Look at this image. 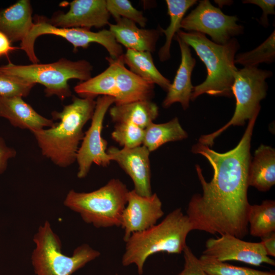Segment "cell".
<instances>
[{"label": "cell", "instance_id": "obj_1", "mask_svg": "<svg viewBox=\"0 0 275 275\" xmlns=\"http://www.w3.org/2000/svg\"><path fill=\"white\" fill-rule=\"evenodd\" d=\"M258 115L249 120L239 143L229 151L219 153L199 142L193 146L191 152L205 157L213 171L211 180L207 182L200 167L195 166L202 193L193 196L186 210L194 230L240 239L248 234L251 206L248 198V170L251 141Z\"/></svg>", "mask_w": 275, "mask_h": 275}, {"label": "cell", "instance_id": "obj_2", "mask_svg": "<svg viewBox=\"0 0 275 275\" xmlns=\"http://www.w3.org/2000/svg\"><path fill=\"white\" fill-rule=\"evenodd\" d=\"M95 105V99L73 96L72 102L61 112H53V119L59 122L49 128L32 132L42 155L60 167L74 163L84 136L83 128L91 119Z\"/></svg>", "mask_w": 275, "mask_h": 275}, {"label": "cell", "instance_id": "obj_3", "mask_svg": "<svg viewBox=\"0 0 275 275\" xmlns=\"http://www.w3.org/2000/svg\"><path fill=\"white\" fill-rule=\"evenodd\" d=\"M194 228L186 214L180 208L170 212L159 224L149 229L132 233L125 241L122 258L124 266L134 264L142 275L144 266L150 256L160 252L180 254L187 245L186 240Z\"/></svg>", "mask_w": 275, "mask_h": 275}, {"label": "cell", "instance_id": "obj_4", "mask_svg": "<svg viewBox=\"0 0 275 275\" xmlns=\"http://www.w3.org/2000/svg\"><path fill=\"white\" fill-rule=\"evenodd\" d=\"M176 35L194 49L207 69L205 80L194 87L190 100L194 101L203 94L231 97V87L238 70L235 63L236 53L240 47L237 40L233 38L221 45L199 32L180 30Z\"/></svg>", "mask_w": 275, "mask_h": 275}, {"label": "cell", "instance_id": "obj_5", "mask_svg": "<svg viewBox=\"0 0 275 275\" xmlns=\"http://www.w3.org/2000/svg\"><path fill=\"white\" fill-rule=\"evenodd\" d=\"M106 59L108 66L105 70L74 87V91L80 98L112 96L115 98V105L151 100L154 85L145 81L128 69L124 62L123 54L117 59L109 57Z\"/></svg>", "mask_w": 275, "mask_h": 275}, {"label": "cell", "instance_id": "obj_6", "mask_svg": "<svg viewBox=\"0 0 275 275\" xmlns=\"http://www.w3.org/2000/svg\"><path fill=\"white\" fill-rule=\"evenodd\" d=\"M119 179L89 193L70 190L64 201L65 206L78 213L86 223L97 228L120 227L129 192Z\"/></svg>", "mask_w": 275, "mask_h": 275}, {"label": "cell", "instance_id": "obj_7", "mask_svg": "<svg viewBox=\"0 0 275 275\" xmlns=\"http://www.w3.org/2000/svg\"><path fill=\"white\" fill-rule=\"evenodd\" d=\"M36 244L31 260L36 275H72L98 257L100 253L88 244L77 247L71 256L62 252L59 237L46 221L34 236Z\"/></svg>", "mask_w": 275, "mask_h": 275}, {"label": "cell", "instance_id": "obj_8", "mask_svg": "<svg viewBox=\"0 0 275 275\" xmlns=\"http://www.w3.org/2000/svg\"><path fill=\"white\" fill-rule=\"evenodd\" d=\"M92 70L93 66L86 60L72 61L65 58L48 64L20 65L9 62L0 66V71L41 84L45 87L46 96L56 95L61 100L71 96L68 80L86 81L91 77Z\"/></svg>", "mask_w": 275, "mask_h": 275}, {"label": "cell", "instance_id": "obj_9", "mask_svg": "<svg viewBox=\"0 0 275 275\" xmlns=\"http://www.w3.org/2000/svg\"><path fill=\"white\" fill-rule=\"evenodd\" d=\"M272 75L271 71L257 67H245L238 69L231 87L236 100L233 117L228 123L216 131L201 136L199 143L212 146L214 141L230 126H242L257 114H259L260 101L265 98L267 90L266 79Z\"/></svg>", "mask_w": 275, "mask_h": 275}, {"label": "cell", "instance_id": "obj_10", "mask_svg": "<svg viewBox=\"0 0 275 275\" xmlns=\"http://www.w3.org/2000/svg\"><path fill=\"white\" fill-rule=\"evenodd\" d=\"M43 35H53L64 38L72 44L74 51L80 47L86 48L90 44L96 43L104 47L112 59H117L123 54L122 46L117 42L109 30L94 32L85 28H58L51 24L48 19L38 17L20 45V49L26 53L33 64L39 62L35 53L34 45L36 39Z\"/></svg>", "mask_w": 275, "mask_h": 275}, {"label": "cell", "instance_id": "obj_11", "mask_svg": "<svg viewBox=\"0 0 275 275\" xmlns=\"http://www.w3.org/2000/svg\"><path fill=\"white\" fill-rule=\"evenodd\" d=\"M238 20L236 16L226 15L209 1L202 0L183 18L181 28L207 34L213 42L224 45L235 36L243 33L244 28L237 23Z\"/></svg>", "mask_w": 275, "mask_h": 275}, {"label": "cell", "instance_id": "obj_12", "mask_svg": "<svg viewBox=\"0 0 275 275\" xmlns=\"http://www.w3.org/2000/svg\"><path fill=\"white\" fill-rule=\"evenodd\" d=\"M114 103L115 98L109 96H98L96 100L91 125L84 133L77 152L76 161L78 166L77 173L78 178L87 176L93 163L105 167L112 161L107 153V141L101 134L105 116Z\"/></svg>", "mask_w": 275, "mask_h": 275}, {"label": "cell", "instance_id": "obj_13", "mask_svg": "<svg viewBox=\"0 0 275 275\" xmlns=\"http://www.w3.org/2000/svg\"><path fill=\"white\" fill-rule=\"evenodd\" d=\"M203 255L222 262L237 261L257 266L262 263L275 265L260 242H248L229 234L207 239Z\"/></svg>", "mask_w": 275, "mask_h": 275}, {"label": "cell", "instance_id": "obj_14", "mask_svg": "<svg viewBox=\"0 0 275 275\" xmlns=\"http://www.w3.org/2000/svg\"><path fill=\"white\" fill-rule=\"evenodd\" d=\"M163 215L162 202L156 193L145 197L139 195L133 189L129 190L120 224L124 231V241L132 233L146 230L156 225Z\"/></svg>", "mask_w": 275, "mask_h": 275}, {"label": "cell", "instance_id": "obj_15", "mask_svg": "<svg viewBox=\"0 0 275 275\" xmlns=\"http://www.w3.org/2000/svg\"><path fill=\"white\" fill-rule=\"evenodd\" d=\"M111 161L118 163L130 177L133 190L139 195L148 197L152 192L151 168L149 156L150 152L144 145L132 148L119 149L111 146L107 149Z\"/></svg>", "mask_w": 275, "mask_h": 275}, {"label": "cell", "instance_id": "obj_16", "mask_svg": "<svg viewBox=\"0 0 275 275\" xmlns=\"http://www.w3.org/2000/svg\"><path fill=\"white\" fill-rule=\"evenodd\" d=\"M66 13H59L48 20L52 25L62 28H101L108 25L110 14L105 0H74Z\"/></svg>", "mask_w": 275, "mask_h": 275}, {"label": "cell", "instance_id": "obj_17", "mask_svg": "<svg viewBox=\"0 0 275 275\" xmlns=\"http://www.w3.org/2000/svg\"><path fill=\"white\" fill-rule=\"evenodd\" d=\"M174 39L178 42L181 52V63L173 82L167 91V95L162 105L167 108L173 104L179 102L183 109L189 107L194 86L191 83V74L196 61L191 53L189 46L177 35Z\"/></svg>", "mask_w": 275, "mask_h": 275}, {"label": "cell", "instance_id": "obj_18", "mask_svg": "<svg viewBox=\"0 0 275 275\" xmlns=\"http://www.w3.org/2000/svg\"><path fill=\"white\" fill-rule=\"evenodd\" d=\"M22 98L0 96V117L7 119L14 127L32 132L54 125L52 120L38 114Z\"/></svg>", "mask_w": 275, "mask_h": 275}, {"label": "cell", "instance_id": "obj_19", "mask_svg": "<svg viewBox=\"0 0 275 275\" xmlns=\"http://www.w3.org/2000/svg\"><path fill=\"white\" fill-rule=\"evenodd\" d=\"M115 24L109 23V31L117 42L127 49L151 53L156 49L157 42L162 34L161 28L145 29L137 26L129 19L121 18Z\"/></svg>", "mask_w": 275, "mask_h": 275}, {"label": "cell", "instance_id": "obj_20", "mask_svg": "<svg viewBox=\"0 0 275 275\" xmlns=\"http://www.w3.org/2000/svg\"><path fill=\"white\" fill-rule=\"evenodd\" d=\"M32 8L30 1L19 0L10 7L0 10V31L11 42L23 41L32 29Z\"/></svg>", "mask_w": 275, "mask_h": 275}, {"label": "cell", "instance_id": "obj_21", "mask_svg": "<svg viewBox=\"0 0 275 275\" xmlns=\"http://www.w3.org/2000/svg\"><path fill=\"white\" fill-rule=\"evenodd\" d=\"M249 186L267 191L275 184V150L261 144L255 152L248 170Z\"/></svg>", "mask_w": 275, "mask_h": 275}, {"label": "cell", "instance_id": "obj_22", "mask_svg": "<svg viewBox=\"0 0 275 275\" xmlns=\"http://www.w3.org/2000/svg\"><path fill=\"white\" fill-rule=\"evenodd\" d=\"M112 121L130 123L145 129L158 116V107L150 100L114 105L109 110Z\"/></svg>", "mask_w": 275, "mask_h": 275}, {"label": "cell", "instance_id": "obj_23", "mask_svg": "<svg viewBox=\"0 0 275 275\" xmlns=\"http://www.w3.org/2000/svg\"><path fill=\"white\" fill-rule=\"evenodd\" d=\"M123 60L125 65L134 74L145 81L168 91L171 81L157 69L151 52L127 49L123 54Z\"/></svg>", "mask_w": 275, "mask_h": 275}, {"label": "cell", "instance_id": "obj_24", "mask_svg": "<svg viewBox=\"0 0 275 275\" xmlns=\"http://www.w3.org/2000/svg\"><path fill=\"white\" fill-rule=\"evenodd\" d=\"M187 136L178 118L175 117L166 123L153 122L147 126L145 129L143 145L151 152L167 143L181 141Z\"/></svg>", "mask_w": 275, "mask_h": 275}, {"label": "cell", "instance_id": "obj_25", "mask_svg": "<svg viewBox=\"0 0 275 275\" xmlns=\"http://www.w3.org/2000/svg\"><path fill=\"white\" fill-rule=\"evenodd\" d=\"M168 14L170 16V24L166 29L161 28V32L166 36L164 45L159 49L158 58L164 62L171 58L170 48L172 40L180 30L181 23L187 11L197 3L196 0H166Z\"/></svg>", "mask_w": 275, "mask_h": 275}, {"label": "cell", "instance_id": "obj_26", "mask_svg": "<svg viewBox=\"0 0 275 275\" xmlns=\"http://www.w3.org/2000/svg\"><path fill=\"white\" fill-rule=\"evenodd\" d=\"M248 222L250 234L253 236L262 238L274 232V201L266 200L260 205H251Z\"/></svg>", "mask_w": 275, "mask_h": 275}, {"label": "cell", "instance_id": "obj_27", "mask_svg": "<svg viewBox=\"0 0 275 275\" xmlns=\"http://www.w3.org/2000/svg\"><path fill=\"white\" fill-rule=\"evenodd\" d=\"M275 60V31L254 49L236 54L235 64L245 67H257L260 63L271 64Z\"/></svg>", "mask_w": 275, "mask_h": 275}, {"label": "cell", "instance_id": "obj_28", "mask_svg": "<svg viewBox=\"0 0 275 275\" xmlns=\"http://www.w3.org/2000/svg\"><path fill=\"white\" fill-rule=\"evenodd\" d=\"M199 260L207 275H275L274 271L233 266L203 255Z\"/></svg>", "mask_w": 275, "mask_h": 275}, {"label": "cell", "instance_id": "obj_29", "mask_svg": "<svg viewBox=\"0 0 275 275\" xmlns=\"http://www.w3.org/2000/svg\"><path fill=\"white\" fill-rule=\"evenodd\" d=\"M145 129L126 122L117 123L112 138L123 148H132L143 145Z\"/></svg>", "mask_w": 275, "mask_h": 275}, {"label": "cell", "instance_id": "obj_30", "mask_svg": "<svg viewBox=\"0 0 275 275\" xmlns=\"http://www.w3.org/2000/svg\"><path fill=\"white\" fill-rule=\"evenodd\" d=\"M106 2L108 12L115 21L124 18L134 22L142 28L146 25L147 19L143 12L135 8L129 1L107 0Z\"/></svg>", "mask_w": 275, "mask_h": 275}, {"label": "cell", "instance_id": "obj_31", "mask_svg": "<svg viewBox=\"0 0 275 275\" xmlns=\"http://www.w3.org/2000/svg\"><path fill=\"white\" fill-rule=\"evenodd\" d=\"M36 84L0 71V96L26 97Z\"/></svg>", "mask_w": 275, "mask_h": 275}, {"label": "cell", "instance_id": "obj_32", "mask_svg": "<svg viewBox=\"0 0 275 275\" xmlns=\"http://www.w3.org/2000/svg\"><path fill=\"white\" fill-rule=\"evenodd\" d=\"M182 253L184 259V267L177 275H207L200 264L199 258L188 246H185Z\"/></svg>", "mask_w": 275, "mask_h": 275}, {"label": "cell", "instance_id": "obj_33", "mask_svg": "<svg viewBox=\"0 0 275 275\" xmlns=\"http://www.w3.org/2000/svg\"><path fill=\"white\" fill-rule=\"evenodd\" d=\"M244 4H252L259 6L263 10L262 15L258 22L264 28L269 26L268 15H274L275 1L274 0H245Z\"/></svg>", "mask_w": 275, "mask_h": 275}, {"label": "cell", "instance_id": "obj_34", "mask_svg": "<svg viewBox=\"0 0 275 275\" xmlns=\"http://www.w3.org/2000/svg\"><path fill=\"white\" fill-rule=\"evenodd\" d=\"M16 154L15 150L8 146L0 136V175L6 170L8 160L14 157Z\"/></svg>", "mask_w": 275, "mask_h": 275}, {"label": "cell", "instance_id": "obj_35", "mask_svg": "<svg viewBox=\"0 0 275 275\" xmlns=\"http://www.w3.org/2000/svg\"><path fill=\"white\" fill-rule=\"evenodd\" d=\"M11 43L8 37L0 31V58L8 57L11 52L20 49V47L13 46Z\"/></svg>", "mask_w": 275, "mask_h": 275}, {"label": "cell", "instance_id": "obj_36", "mask_svg": "<svg viewBox=\"0 0 275 275\" xmlns=\"http://www.w3.org/2000/svg\"><path fill=\"white\" fill-rule=\"evenodd\" d=\"M260 242L268 256L275 257V233L261 238Z\"/></svg>", "mask_w": 275, "mask_h": 275}]
</instances>
